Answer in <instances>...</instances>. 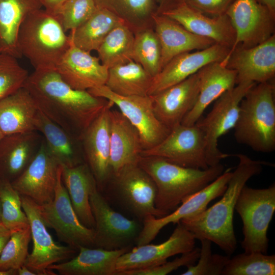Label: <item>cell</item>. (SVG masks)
I'll list each match as a JSON object with an SVG mask.
<instances>
[{
	"instance_id": "cell-29",
	"label": "cell",
	"mask_w": 275,
	"mask_h": 275,
	"mask_svg": "<svg viewBox=\"0 0 275 275\" xmlns=\"http://www.w3.org/2000/svg\"><path fill=\"white\" fill-rule=\"evenodd\" d=\"M39 109L24 87L0 99V130L4 136L36 131L35 122Z\"/></svg>"
},
{
	"instance_id": "cell-7",
	"label": "cell",
	"mask_w": 275,
	"mask_h": 275,
	"mask_svg": "<svg viewBox=\"0 0 275 275\" xmlns=\"http://www.w3.org/2000/svg\"><path fill=\"white\" fill-rule=\"evenodd\" d=\"M256 84L251 81L237 84L218 97L209 113L196 122L204 134L206 155L209 167L217 164L222 159L230 156L218 149V139L234 128L240 103L248 91Z\"/></svg>"
},
{
	"instance_id": "cell-3",
	"label": "cell",
	"mask_w": 275,
	"mask_h": 275,
	"mask_svg": "<svg viewBox=\"0 0 275 275\" xmlns=\"http://www.w3.org/2000/svg\"><path fill=\"white\" fill-rule=\"evenodd\" d=\"M138 164L154 181L157 189L155 207L164 215L213 181L225 168L221 163L206 169L188 168L157 156H141Z\"/></svg>"
},
{
	"instance_id": "cell-37",
	"label": "cell",
	"mask_w": 275,
	"mask_h": 275,
	"mask_svg": "<svg viewBox=\"0 0 275 275\" xmlns=\"http://www.w3.org/2000/svg\"><path fill=\"white\" fill-rule=\"evenodd\" d=\"M132 60L141 65L153 77L161 66V48L153 27L141 30L134 34Z\"/></svg>"
},
{
	"instance_id": "cell-25",
	"label": "cell",
	"mask_w": 275,
	"mask_h": 275,
	"mask_svg": "<svg viewBox=\"0 0 275 275\" xmlns=\"http://www.w3.org/2000/svg\"><path fill=\"white\" fill-rule=\"evenodd\" d=\"M110 166L112 175L124 167L138 164L144 149L136 128L120 111H110Z\"/></svg>"
},
{
	"instance_id": "cell-50",
	"label": "cell",
	"mask_w": 275,
	"mask_h": 275,
	"mask_svg": "<svg viewBox=\"0 0 275 275\" xmlns=\"http://www.w3.org/2000/svg\"><path fill=\"white\" fill-rule=\"evenodd\" d=\"M158 5V11H160L176 0H155Z\"/></svg>"
},
{
	"instance_id": "cell-1",
	"label": "cell",
	"mask_w": 275,
	"mask_h": 275,
	"mask_svg": "<svg viewBox=\"0 0 275 275\" xmlns=\"http://www.w3.org/2000/svg\"><path fill=\"white\" fill-rule=\"evenodd\" d=\"M24 87L41 112L79 140L108 102L88 91L73 89L54 69L35 70L29 75Z\"/></svg>"
},
{
	"instance_id": "cell-20",
	"label": "cell",
	"mask_w": 275,
	"mask_h": 275,
	"mask_svg": "<svg viewBox=\"0 0 275 275\" xmlns=\"http://www.w3.org/2000/svg\"><path fill=\"white\" fill-rule=\"evenodd\" d=\"M157 13L170 18L190 32L205 37L231 49L235 41V32L228 16H207L177 0Z\"/></svg>"
},
{
	"instance_id": "cell-26",
	"label": "cell",
	"mask_w": 275,
	"mask_h": 275,
	"mask_svg": "<svg viewBox=\"0 0 275 275\" xmlns=\"http://www.w3.org/2000/svg\"><path fill=\"white\" fill-rule=\"evenodd\" d=\"M152 18L153 28L161 48L162 68L179 54L202 50L215 43L209 38L190 32L176 21L161 14L156 13Z\"/></svg>"
},
{
	"instance_id": "cell-24",
	"label": "cell",
	"mask_w": 275,
	"mask_h": 275,
	"mask_svg": "<svg viewBox=\"0 0 275 275\" xmlns=\"http://www.w3.org/2000/svg\"><path fill=\"white\" fill-rule=\"evenodd\" d=\"M197 73L199 94L195 105L181 122L184 125L195 124L213 101L236 85V72L227 68L223 61L207 64Z\"/></svg>"
},
{
	"instance_id": "cell-23",
	"label": "cell",
	"mask_w": 275,
	"mask_h": 275,
	"mask_svg": "<svg viewBox=\"0 0 275 275\" xmlns=\"http://www.w3.org/2000/svg\"><path fill=\"white\" fill-rule=\"evenodd\" d=\"M199 94L198 73L151 96L155 114L159 120L171 129L181 123L193 108Z\"/></svg>"
},
{
	"instance_id": "cell-33",
	"label": "cell",
	"mask_w": 275,
	"mask_h": 275,
	"mask_svg": "<svg viewBox=\"0 0 275 275\" xmlns=\"http://www.w3.org/2000/svg\"><path fill=\"white\" fill-rule=\"evenodd\" d=\"M123 23L108 10L97 8L86 22L70 31L68 38L71 44L82 50L89 52L97 51L107 34Z\"/></svg>"
},
{
	"instance_id": "cell-49",
	"label": "cell",
	"mask_w": 275,
	"mask_h": 275,
	"mask_svg": "<svg viewBox=\"0 0 275 275\" xmlns=\"http://www.w3.org/2000/svg\"><path fill=\"white\" fill-rule=\"evenodd\" d=\"M17 274L18 275H36V273L23 265L17 269Z\"/></svg>"
},
{
	"instance_id": "cell-47",
	"label": "cell",
	"mask_w": 275,
	"mask_h": 275,
	"mask_svg": "<svg viewBox=\"0 0 275 275\" xmlns=\"http://www.w3.org/2000/svg\"><path fill=\"white\" fill-rule=\"evenodd\" d=\"M12 232L0 222V255L6 244L10 239Z\"/></svg>"
},
{
	"instance_id": "cell-19",
	"label": "cell",
	"mask_w": 275,
	"mask_h": 275,
	"mask_svg": "<svg viewBox=\"0 0 275 275\" xmlns=\"http://www.w3.org/2000/svg\"><path fill=\"white\" fill-rule=\"evenodd\" d=\"M114 103H108L81 134L80 140L87 164L97 186L104 185L112 176L110 166V111Z\"/></svg>"
},
{
	"instance_id": "cell-30",
	"label": "cell",
	"mask_w": 275,
	"mask_h": 275,
	"mask_svg": "<svg viewBox=\"0 0 275 275\" xmlns=\"http://www.w3.org/2000/svg\"><path fill=\"white\" fill-rule=\"evenodd\" d=\"M62 179L79 221L85 226L94 228L90 195L97 184L88 165L81 163L70 167H62Z\"/></svg>"
},
{
	"instance_id": "cell-35",
	"label": "cell",
	"mask_w": 275,
	"mask_h": 275,
	"mask_svg": "<svg viewBox=\"0 0 275 275\" xmlns=\"http://www.w3.org/2000/svg\"><path fill=\"white\" fill-rule=\"evenodd\" d=\"M98 9H105L121 19L134 34L153 27V16L157 13L155 0H94Z\"/></svg>"
},
{
	"instance_id": "cell-43",
	"label": "cell",
	"mask_w": 275,
	"mask_h": 275,
	"mask_svg": "<svg viewBox=\"0 0 275 275\" xmlns=\"http://www.w3.org/2000/svg\"><path fill=\"white\" fill-rule=\"evenodd\" d=\"M201 247L199 257L196 263L187 266L182 275H222L230 256L213 254L211 241L207 239L200 240Z\"/></svg>"
},
{
	"instance_id": "cell-18",
	"label": "cell",
	"mask_w": 275,
	"mask_h": 275,
	"mask_svg": "<svg viewBox=\"0 0 275 275\" xmlns=\"http://www.w3.org/2000/svg\"><path fill=\"white\" fill-rule=\"evenodd\" d=\"M223 62L227 68L236 72V84L273 80L275 76V35L253 47L236 46Z\"/></svg>"
},
{
	"instance_id": "cell-22",
	"label": "cell",
	"mask_w": 275,
	"mask_h": 275,
	"mask_svg": "<svg viewBox=\"0 0 275 275\" xmlns=\"http://www.w3.org/2000/svg\"><path fill=\"white\" fill-rule=\"evenodd\" d=\"M54 70L71 88L81 91L104 85L108 75L98 57L71 43Z\"/></svg>"
},
{
	"instance_id": "cell-14",
	"label": "cell",
	"mask_w": 275,
	"mask_h": 275,
	"mask_svg": "<svg viewBox=\"0 0 275 275\" xmlns=\"http://www.w3.org/2000/svg\"><path fill=\"white\" fill-rule=\"evenodd\" d=\"M226 14L235 32L231 50L255 46L275 35V14L257 0H235Z\"/></svg>"
},
{
	"instance_id": "cell-31",
	"label": "cell",
	"mask_w": 275,
	"mask_h": 275,
	"mask_svg": "<svg viewBox=\"0 0 275 275\" xmlns=\"http://www.w3.org/2000/svg\"><path fill=\"white\" fill-rule=\"evenodd\" d=\"M42 7V0H0L1 53L21 57L17 47L20 26L30 14Z\"/></svg>"
},
{
	"instance_id": "cell-4",
	"label": "cell",
	"mask_w": 275,
	"mask_h": 275,
	"mask_svg": "<svg viewBox=\"0 0 275 275\" xmlns=\"http://www.w3.org/2000/svg\"><path fill=\"white\" fill-rule=\"evenodd\" d=\"M275 85L273 80L254 85L241 100L235 126L236 141L254 151L275 149Z\"/></svg>"
},
{
	"instance_id": "cell-11",
	"label": "cell",
	"mask_w": 275,
	"mask_h": 275,
	"mask_svg": "<svg viewBox=\"0 0 275 275\" xmlns=\"http://www.w3.org/2000/svg\"><path fill=\"white\" fill-rule=\"evenodd\" d=\"M95 221L94 244L108 250L130 247L142 227L138 219H130L114 210L95 187L90 195Z\"/></svg>"
},
{
	"instance_id": "cell-32",
	"label": "cell",
	"mask_w": 275,
	"mask_h": 275,
	"mask_svg": "<svg viewBox=\"0 0 275 275\" xmlns=\"http://www.w3.org/2000/svg\"><path fill=\"white\" fill-rule=\"evenodd\" d=\"M35 128L43 135L49 154L59 165L70 167L82 163L75 143V139L78 138L52 121L40 110Z\"/></svg>"
},
{
	"instance_id": "cell-48",
	"label": "cell",
	"mask_w": 275,
	"mask_h": 275,
	"mask_svg": "<svg viewBox=\"0 0 275 275\" xmlns=\"http://www.w3.org/2000/svg\"><path fill=\"white\" fill-rule=\"evenodd\" d=\"M260 3L266 6L275 14V0H257Z\"/></svg>"
},
{
	"instance_id": "cell-46",
	"label": "cell",
	"mask_w": 275,
	"mask_h": 275,
	"mask_svg": "<svg viewBox=\"0 0 275 275\" xmlns=\"http://www.w3.org/2000/svg\"><path fill=\"white\" fill-rule=\"evenodd\" d=\"M66 0H42L43 7L48 12L55 14Z\"/></svg>"
},
{
	"instance_id": "cell-5",
	"label": "cell",
	"mask_w": 275,
	"mask_h": 275,
	"mask_svg": "<svg viewBox=\"0 0 275 275\" xmlns=\"http://www.w3.org/2000/svg\"><path fill=\"white\" fill-rule=\"evenodd\" d=\"M70 46L68 35L56 16L44 9L30 14L18 30L17 50L35 70H54Z\"/></svg>"
},
{
	"instance_id": "cell-15",
	"label": "cell",
	"mask_w": 275,
	"mask_h": 275,
	"mask_svg": "<svg viewBox=\"0 0 275 275\" xmlns=\"http://www.w3.org/2000/svg\"><path fill=\"white\" fill-rule=\"evenodd\" d=\"M169 238L157 244L150 243L136 246L121 255L116 265V275L135 269H143L160 265L170 257L183 254L195 247L193 234L180 222Z\"/></svg>"
},
{
	"instance_id": "cell-34",
	"label": "cell",
	"mask_w": 275,
	"mask_h": 275,
	"mask_svg": "<svg viewBox=\"0 0 275 275\" xmlns=\"http://www.w3.org/2000/svg\"><path fill=\"white\" fill-rule=\"evenodd\" d=\"M153 77L139 64L132 61L108 69L105 85L122 96L147 95Z\"/></svg>"
},
{
	"instance_id": "cell-13",
	"label": "cell",
	"mask_w": 275,
	"mask_h": 275,
	"mask_svg": "<svg viewBox=\"0 0 275 275\" xmlns=\"http://www.w3.org/2000/svg\"><path fill=\"white\" fill-rule=\"evenodd\" d=\"M112 176L116 197L138 220L165 216L155 207L157 189L154 181L138 164L127 166Z\"/></svg>"
},
{
	"instance_id": "cell-52",
	"label": "cell",
	"mask_w": 275,
	"mask_h": 275,
	"mask_svg": "<svg viewBox=\"0 0 275 275\" xmlns=\"http://www.w3.org/2000/svg\"><path fill=\"white\" fill-rule=\"evenodd\" d=\"M1 218H2V206H1V200H0V222H2Z\"/></svg>"
},
{
	"instance_id": "cell-12",
	"label": "cell",
	"mask_w": 275,
	"mask_h": 275,
	"mask_svg": "<svg viewBox=\"0 0 275 275\" xmlns=\"http://www.w3.org/2000/svg\"><path fill=\"white\" fill-rule=\"evenodd\" d=\"M142 156L159 157L188 168L206 169L209 167L204 134L197 123L191 126L180 123L174 126L161 142L144 150Z\"/></svg>"
},
{
	"instance_id": "cell-10",
	"label": "cell",
	"mask_w": 275,
	"mask_h": 275,
	"mask_svg": "<svg viewBox=\"0 0 275 275\" xmlns=\"http://www.w3.org/2000/svg\"><path fill=\"white\" fill-rule=\"evenodd\" d=\"M88 91L94 96L111 101L118 107L138 130L144 150L159 144L171 130L156 117L150 95L122 96L112 92L105 85L90 89Z\"/></svg>"
},
{
	"instance_id": "cell-42",
	"label": "cell",
	"mask_w": 275,
	"mask_h": 275,
	"mask_svg": "<svg viewBox=\"0 0 275 275\" xmlns=\"http://www.w3.org/2000/svg\"><path fill=\"white\" fill-rule=\"evenodd\" d=\"M17 58L0 53V99L24 87L29 73L18 63Z\"/></svg>"
},
{
	"instance_id": "cell-53",
	"label": "cell",
	"mask_w": 275,
	"mask_h": 275,
	"mask_svg": "<svg viewBox=\"0 0 275 275\" xmlns=\"http://www.w3.org/2000/svg\"><path fill=\"white\" fill-rule=\"evenodd\" d=\"M4 135H3V134L2 133L1 130H0V141H1V140L2 139V138H3Z\"/></svg>"
},
{
	"instance_id": "cell-27",
	"label": "cell",
	"mask_w": 275,
	"mask_h": 275,
	"mask_svg": "<svg viewBox=\"0 0 275 275\" xmlns=\"http://www.w3.org/2000/svg\"><path fill=\"white\" fill-rule=\"evenodd\" d=\"M42 139L37 131L4 136L0 141V179L11 182L18 177L35 156Z\"/></svg>"
},
{
	"instance_id": "cell-2",
	"label": "cell",
	"mask_w": 275,
	"mask_h": 275,
	"mask_svg": "<svg viewBox=\"0 0 275 275\" xmlns=\"http://www.w3.org/2000/svg\"><path fill=\"white\" fill-rule=\"evenodd\" d=\"M238 163L222 198L201 212L182 219L180 222L191 232L196 239H207L214 242L227 255L237 248L233 227V214L238 197L246 183L259 175L264 165L269 163L254 160L243 154H235Z\"/></svg>"
},
{
	"instance_id": "cell-44",
	"label": "cell",
	"mask_w": 275,
	"mask_h": 275,
	"mask_svg": "<svg viewBox=\"0 0 275 275\" xmlns=\"http://www.w3.org/2000/svg\"><path fill=\"white\" fill-rule=\"evenodd\" d=\"M200 248H195L191 251L181 254L173 261H166L159 265L140 269L128 270L120 275H166L182 266L195 264L200 255Z\"/></svg>"
},
{
	"instance_id": "cell-9",
	"label": "cell",
	"mask_w": 275,
	"mask_h": 275,
	"mask_svg": "<svg viewBox=\"0 0 275 275\" xmlns=\"http://www.w3.org/2000/svg\"><path fill=\"white\" fill-rule=\"evenodd\" d=\"M20 196L23 210L29 220L33 244L24 265L36 275H55V272L49 267L73 258L77 250L57 244L47 230L39 205L26 196Z\"/></svg>"
},
{
	"instance_id": "cell-8",
	"label": "cell",
	"mask_w": 275,
	"mask_h": 275,
	"mask_svg": "<svg viewBox=\"0 0 275 275\" xmlns=\"http://www.w3.org/2000/svg\"><path fill=\"white\" fill-rule=\"evenodd\" d=\"M39 208L46 227L53 229L67 245L77 250L80 246L94 247V229L84 225L77 216L62 181L61 166L58 170L53 199Z\"/></svg>"
},
{
	"instance_id": "cell-51",
	"label": "cell",
	"mask_w": 275,
	"mask_h": 275,
	"mask_svg": "<svg viewBox=\"0 0 275 275\" xmlns=\"http://www.w3.org/2000/svg\"><path fill=\"white\" fill-rule=\"evenodd\" d=\"M17 270L11 269L9 270H0V275H16Z\"/></svg>"
},
{
	"instance_id": "cell-39",
	"label": "cell",
	"mask_w": 275,
	"mask_h": 275,
	"mask_svg": "<svg viewBox=\"0 0 275 275\" xmlns=\"http://www.w3.org/2000/svg\"><path fill=\"white\" fill-rule=\"evenodd\" d=\"M1 221L12 232L29 226L28 217L23 210L20 195L8 180L0 179Z\"/></svg>"
},
{
	"instance_id": "cell-45",
	"label": "cell",
	"mask_w": 275,
	"mask_h": 275,
	"mask_svg": "<svg viewBox=\"0 0 275 275\" xmlns=\"http://www.w3.org/2000/svg\"><path fill=\"white\" fill-rule=\"evenodd\" d=\"M191 7L210 17L226 14L235 0H184Z\"/></svg>"
},
{
	"instance_id": "cell-6",
	"label": "cell",
	"mask_w": 275,
	"mask_h": 275,
	"mask_svg": "<svg viewBox=\"0 0 275 275\" xmlns=\"http://www.w3.org/2000/svg\"><path fill=\"white\" fill-rule=\"evenodd\" d=\"M235 210L243 223L241 245L244 252L267 254L269 241L267 233L275 211L274 184L265 188L244 185L238 197Z\"/></svg>"
},
{
	"instance_id": "cell-36",
	"label": "cell",
	"mask_w": 275,
	"mask_h": 275,
	"mask_svg": "<svg viewBox=\"0 0 275 275\" xmlns=\"http://www.w3.org/2000/svg\"><path fill=\"white\" fill-rule=\"evenodd\" d=\"M134 34L125 23L114 28L97 50L101 64L108 69L132 60Z\"/></svg>"
},
{
	"instance_id": "cell-40",
	"label": "cell",
	"mask_w": 275,
	"mask_h": 275,
	"mask_svg": "<svg viewBox=\"0 0 275 275\" xmlns=\"http://www.w3.org/2000/svg\"><path fill=\"white\" fill-rule=\"evenodd\" d=\"M31 239L30 226L12 232L0 255V270H17L24 265Z\"/></svg>"
},
{
	"instance_id": "cell-38",
	"label": "cell",
	"mask_w": 275,
	"mask_h": 275,
	"mask_svg": "<svg viewBox=\"0 0 275 275\" xmlns=\"http://www.w3.org/2000/svg\"><path fill=\"white\" fill-rule=\"evenodd\" d=\"M275 255L258 252L238 254L230 259L222 275H274Z\"/></svg>"
},
{
	"instance_id": "cell-28",
	"label": "cell",
	"mask_w": 275,
	"mask_h": 275,
	"mask_svg": "<svg viewBox=\"0 0 275 275\" xmlns=\"http://www.w3.org/2000/svg\"><path fill=\"white\" fill-rule=\"evenodd\" d=\"M131 247L108 250L100 248L80 246L79 253L70 259L54 264L49 269L61 275H116L119 257Z\"/></svg>"
},
{
	"instance_id": "cell-41",
	"label": "cell",
	"mask_w": 275,
	"mask_h": 275,
	"mask_svg": "<svg viewBox=\"0 0 275 275\" xmlns=\"http://www.w3.org/2000/svg\"><path fill=\"white\" fill-rule=\"evenodd\" d=\"M97 9L94 0H66L54 15L66 32L80 26Z\"/></svg>"
},
{
	"instance_id": "cell-21",
	"label": "cell",
	"mask_w": 275,
	"mask_h": 275,
	"mask_svg": "<svg viewBox=\"0 0 275 275\" xmlns=\"http://www.w3.org/2000/svg\"><path fill=\"white\" fill-rule=\"evenodd\" d=\"M231 48L214 43L205 49L179 54L172 59L153 77L148 95H153L179 83L212 62L224 61Z\"/></svg>"
},
{
	"instance_id": "cell-17",
	"label": "cell",
	"mask_w": 275,
	"mask_h": 275,
	"mask_svg": "<svg viewBox=\"0 0 275 275\" xmlns=\"http://www.w3.org/2000/svg\"><path fill=\"white\" fill-rule=\"evenodd\" d=\"M59 166L49 154L43 138L32 160L11 184L21 196L44 205L54 197Z\"/></svg>"
},
{
	"instance_id": "cell-16",
	"label": "cell",
	"mask_w": 275,
	"mask_h": 275,
	"mask_svg": "<svg viewBox=\"0 0 275 275\" xmlns=\"http://www.w3.org/2000/svg\"><path fill=\"white\" fill-rule=\"evenodd\" d=\"M232 175L231 169L226 170L207 186L184 199L173 211L160 217L151 216L145 218L135 241L136 245L150 243L168 225L176 224L183 218L204 210L209 203L222 196Z\"/></svg>"
}]
</instances>
